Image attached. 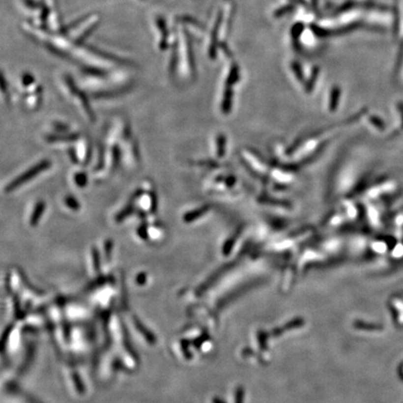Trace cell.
I'll list each match as a JSON object with an SVG mask.
<instances>
[{
	"instance_id": "6da1fadb",
	"label": "cell",
	"mask_w": 403,
	"mask_h": 403,
	"mask_svg": "<svg viewBox=\"0 0 403 403\" xmlns=\"http://www.w3.org/2000/svg\"><path fill=\"white\" fill-rule=\"evenodd\" d=\"M51 166V163L49 161H42L41 163H39L38 165L34 166L32 169L28 170L26 174H22L18 176L14 181L10 182V183L7 186V192H11L15 189L19 188L22 184L27 183L29 180H31V178L35 177L37 174L41 173L42 171L46 170L49 167Z\"/></svg>"
},
{
	"instance_id": "7a4b0ae2",
	"label": "cell",
	"mask_w": 403,
	"mask_h": 403,
	"mask_svg": "<svg viewBox=\"0 0 403 403\" xmlns=\"http://www.w3.org/2000/svg\"><path fill=\"white\" fill-rule=\"evenodd\" d=\"M44 207H45V204H44L43 202H40L37 203L36 207H35V210L32 214V220H31L32 223H35L37 220H39V218L41 217V215L44 211Z\"/></svg>"
},
{
	"instance_id": "3957f363",
	"label": "cell",
	"mask_w": 403,
	"mask_h": 403,
	"mask_svg": "<svg viewBox=\"0 0 403 403\" xmlns=\"http://www.w3.org/2000/svg\"><path fill=\"white\" fill-rule=\"evenodd\" d=\"M303 29H304V27L301 23L294 25L293 28L291 29V35H292L294 39H298L300 37L302 32H303Z\"/></svg>"
},
{
	"instance_id": "277c9868",
	"label": "cell",
	"mask_w": 403,
	"mask_h": 403,
	"mask_svg": "<svg viewBox=\"0 0 403 403\" xmlns=\"http://www.w3.org/2000/svg\"><path fill=\"white\" fill-rule=\"evenodd\" d=\"M293 9V5H288V6L283 7V8H281V9H277V10H276L275 12V17H276V18L281 17V16L285 15L286 13H288V12L291 11V10Z\"/></svg>"
},
{
	"instance_id": "5b68a950",
	"label": "cell",
	"mask_w": 403,
	"mask_h": 403,
	"mask_svg": "<svg viewBox=\"0 0 403 403\" xmlns=\"http://www.w3.org/2000/svg\"><path fill=\"white\" fill-rule=\"evenodd\" d=\"M65 203L70 207V208H72L73 210H77L78 208H79V204H78V202L76 200H74L73 198H71V197H68L67 199H66V201H65Z\"/></svg>"
},
{
	"instance_id": "8992f818",
	"label": "cell",
	"mask_w": 403,
	"mask_h": 403,
	"mask_svg": "<svg viewBox=\"0 0 403 403\" xmlns=\"http://www.w3.org/2000/svg\"><path fill=\"white\" fill-rule=\"evenodd\" d=\"M76 178L78 179V180H76L77 181V183L79 184V185H84V184L86 183V176L84 175L83 174H78L77 176H76Z\"/></svg>"
}]
</instances>
